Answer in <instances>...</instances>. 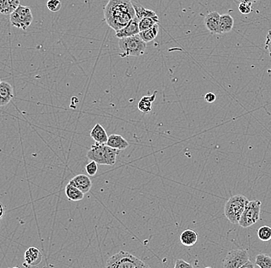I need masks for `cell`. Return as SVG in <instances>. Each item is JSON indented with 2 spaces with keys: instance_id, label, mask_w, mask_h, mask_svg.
Returning <instances> with one entry per match:
<instances>
[{
  "instance_id": "1",
  "label": "cell",
  "mask_w": 271,
  "mask_h": 268,
  "mask_svg": "<svg viewBox=\"0 0 271 268\" xmlns=\"http://www.w3.org/2000/svg\"><path fill=\"white\" fill-rule=\"evenodd\" d=\"M104 13L108 26L115 31L125 27L136 17L131 0H109Z\"/></svg>"
},
{
  "instance_id": "2",
  "label": "cell",
  "mask_w": 271,
  "mask_h": 268,
  "mask_svg": "<svg viewBox=\"0 0 271 268\" xmlns=\"http://www.w3.org/2000/svg\"><path fill=\"white\" fill-rule=\"evenodd\" d=\"M119 48L121 50L120 57H140L145 53L146 43L144 42L140 35L119 39Z\"/></svg>"
},
{
  "instance_id": "3",
  "label": "cell",
  "mask_w": 271,
  "mask_h": 268,
  "mask_svg": "<svg viewBox=\"0 0 271 268\" xmlns=\"http://www.w3.org/2000/svg\"><path fill=\"white\" fill-rule=\"evenodd\" d=\"M248 203L249 200L244 195H235L230 197L224 206V214L227 219L232 224H239L240 217Z\"/></svg>"
},
{
  "instance_id": "4",
  "label": "cell",
  "mask_w": 271,
  "mask_h": 268,
  "mask_svg": "<svg viewBox=\"0 0 271 268\" xmlns=\"http://www.w3.org/2000/svg\"><path fill=\"white\" fill-rule=\"evenodd\" d=\"M106 268H149V266L133 254L126 251H120L109 257L106 261Z\"/></svg>"
},
{
  "instance_id": "5",
  "label": "cell",
  "mask_w": 271,
  "mask_h": 268,
  "mask_svg": "<svg viewBox=\"0 0 271 268\" xmlns=\"http://www.w3.org/2000/svg\"><path fill=\"white\" fill-rule=\"evenodd\" d=\"M261 202L259 200L249 201L239 221V225L243 228H248L254 225L260 218Z\"/></svg>"
},
{
  "instance_id": "6",
  "label": "cell",
  "mask_w": 271,
  "mask_h": 268,
  "mask_svg": "<svg viewBox=\"0 0 271 268\" xmlns=\"http://www.w3.org/2000/svg\"><path fill=\"white\" fill-rule=\"evenodd\" d=\"M33 16L29 6L20 5L10 14V23L18 29H26L33 23Z\"/></svg>"
},
{
  "instance_id": "7",
  "label": "cell",
  "mask_w": 271,
  "mask_h": 268,
  "mask_svg": "<svg viewBox=\"0 0 271 268\" xmlns=\"http://www.w3.org/2000/svg\"><path fill=\"white\" fill-rule=\"evenodd\" d=\"M250 260L248 250H231L228 252L224 261V268H242Z\"/></svg>"
},
{
  "instance_id": "8",
  "label": "cell",
  "mask_w": 271,
  "mask_h": 268,
  "mask_svg": "<svg viewBox=\"0 0 271 268\" xmlns=\"http://www.w3.org/2000/svg\"><path fill=\"white\" fill-rule=\"evenodd\" d=\"M106 144L95 143L88 151L87 157L89 160L95 161L97 164L106 165Z\"/></svg>"
},
{
  "instance_id": "9",
  "label": "cell",
  "mask_w": 271,
  "mask_h": 268,
  "mask_svg": "<svg viewBox=\"0 0 271 268\" xmlns=\"http://www.w3.org/2000/svg\"><path fill=\"white\" fill-rule=\"evenodd\" d=\"M139 22H140L139 19L137 17H135L130 20V22L125 27L116 31V37L120 39L139 34L140 32V28H139Z\"/></svg>"
},
{
  "instance_id": "10",
  "label": "cell",
  "mask_w": 271,
  "mask_h": 268,
  "mask_svg": "<svg viewBox=\"0 0 271 268\" xmlns=\"http://www.w3.org/2000/svg\"><path fill=\"white\" fill-rule=\"evenodd\" d=\"M69 183L82 191L84 194H87L92 188V181L88 175L84 174H80L73 177L69 181Z\"/></svg>"
},
{
  "instance_id": "11",
  "label": "cell",
  "mask_w": 271,
  "mask_h": 268,
  "mask_svg": "<svg viewBox=\"0 0 271 268\" xmlns=\"http://www.w3.org/2000/svg\"><path fill=\"white\" fill-rule=\"evenodd\" d=\"M42 255L37 247H29L24 254V266H37L42 261Z\"/></svg>"
},
{
  "instance_id": "12",
  "label": "cell",
  "mask_w": 271,
  "mask_h": 268,
  "mask_svg": "<svg viewBox=\"0 0 271 268\" xmlns=\"http://www.w3.org/2000/svg\"><path fill=\"white\" fill-rule=\"evenodd\" d=\"M220 15L217 12H212L207 15L204 19V24L209 33L213 34H220L219 24H220Z\"/></svg>"
},
{
  "instance_id": "13",
  "label": "cell",
  "mask_w": 271,
  "mask_h": 268,
  "mask_svg": "<svg viewBox=\"0 0 271 268\" xmlns=\"http://www.w3.org/2000/svg\"><path fill=\"white\" fill-rule=\"evenodd\" d=\"M13 97L14 92L11 84L6 81H2L0 84V107L10 103Z\"/></svg>"
},
{
  "instance_id": "14",
  "label": "cell",
  "mask_w": 271,
  "mask_h": 268,
  "mask_svg": "<svg viewBox=\"0 0 271 268\" xmlns=\"http://www.w3.org/2000/svg\"><path fill=\"white\" fill-rule=\"evenodd\" d=\"M90 136L96 143H100V144H106L107 143L108 135L106 131L99 123L96 124L90 131Z\"/></svg>"
},
{
  "instance_id": "15",
  "label": "cell",
  "mask_w": 271,
  "mask_h": 268,
  "mask_svg": "<svg viewBox=\"0 0 271 268\" xmlns=\"http://www.w3.org/2000/svg\"><path fill=\"white\" fill-rule=\"evenodd\" d=\"M107 146H110L112 148L116 149L124 150L126 149L129 146V143L123 136L120 135H111L108 137Z\"/></svg>"
},
{
  "instance_id": "16",
  "label": "cell",
  "mask_w": 271,
  "mask_h": 268,
  "mask_svg": "<svg viewBox=\"0 0 271 268\" xmlns=\"http://www.w3.org/2000/svg\"><path fill=\"white\" fill-rule=\"evenodd\" d=\"M157 92L156 91L153 95H149V96H144V97L140 99L137 107H138V109L141 112L149 113V112L152 111V110H153V101H154L156 97H157Z\"/></svg>"
},
{
  "instance_id": "17",
  "label": "cell",
  "mask_w": 271,
  "mask_h": 268,
  "mask_svg": "<svg viewBox=\"0 0 271 268\" xmlns=\"http://www.w3.org/2000/svg\"><path fill=\"white\" fill-rule=\"evenodd\" d=\"M180 242L186 246H192L196 244L198 240V234L193 230H186L180 235Z\"/></svg>"
},
{
  "instance_id": "18",
  "label": "cell",
  "mask_w": 271,
  "mask_h": 268,
  "mask_svg": "<svg viewBox=\"0 0 271 268\" xmlns=\"http://www.w3.org/2000/svg\"><path fill=\"white\" fill-rule=\"evenodd\" d=\"M233 24H234V20L230 15H221L220 18V24H219L220 34L231 31L233 27Z\"/></svg>"
},
{
  "instance_id": "19",
  "label": "cell",
  "mask_w": 271,
  "mask_h": 268,
  "mask_svg": "<svg viewBox=\"0 0 271 268\" xmlns=\"http://www.w3.org/2000/svg\"><path fill=\"white\" fill-rule=\"evenodd\" d=\"M20 5V0H0V13L10 15Z\"/></svg>"
},
{
  "instance_id": "20",
  "label": "cell",
  "mask_w": 271,
  "mask_h": 268,
  "mask_svg": "<svg viewBox=\"0 0 271 268\" xmlns=\"http://www.w3.org/2000/svg\"><path fill=\"white\" fill-rule=\"evenodd\" d=\"M65 194H66L69 200L75 201V202L82 200L83 199L84 195H85L82 191H80L79 189L75 187L74 186L69 183L66 185V189H65Z\"/></svg>"
},
{
  "instance_id": "21",
  "label": "cell",
  "mask_w": 271,
  "mask_h": 268,
  "mask_svg": "<svg viewBox=\"0 0 271 268\" xmlns=\"http://www.w3.org/2000/svg\"><path fill=\"white\" fill-rule=\"evenodd\" d=\"M133 6L134 8L135 13H136V17L139 19V20H142L146 17H154L157 16V13L151 9H146L137 2H133Z\"/></svg>"
},
{
  "instance_id": "22",
  "label": "cell",
  "mask_w": 271,
  "mask_h": 268,
  "mask_svg": "<svg viewBox=\"0 0 271 268\" xmlns=\"http://www.w3.org/2000/svg\"><path fill=\"white\" fill-rule=\"evenodd\" d=\"M159 33V26L158 24H155L154 26H152L151 28L144 30V31L140 32L139 35L140 37L142 38L145 43L151 42L153 40L156 39Z\"/></svg>"
},
{
  "instance_id": "23",
  "label": "cell",
  "mask_w": 271,
  "mask_h": 268,
  "mask_svg": "<svg viewBox=\"0 0 271 268\" xmlns=\"http://www.w3.org/2000/svg\"><path fill=\"white\" fill-rule=\"evenodd\" d=\"M159 17L158 16L154 17H146V18L142 19L140 20L139 22V28H140V31L142 32L144 30L151 28L152 26H154L155 24H158Z\"/></svg>"
},
{
  "instance_id": "24",
  "label": "cell",
  "mask_w": 271,
  "mask_h": 268,
  "mask_svg": "<svg viewBox=\"0 0 271 268\" xmlns=\"http://www.w3.org/2000/svg\"><path fill=\"white\" fill-rule=\"evenodd\" d=\"M120 150L112 148L110 146H106V166H113L117 162V158Z\"/></svg>"
},
{
  "instance_id": "25",
  "label": "cell",
  "mask_w": 271,
  "mask_h": 268,
  "mask_svg": "<svg viewBox=\"0 0 271 268\" xmlns=\"http://www.w3.org/2000/svg\"><path fill=\"white\" fill-rule=\"evenodd\" d=\"M255 264L260 268H271V257L265 254H258L255 259Z\"/></svg>"
},
{
  "instance_id": "26",
  "label": "cell",
  "mask_w": 271,
  "mask_h": 268,
  "mask_svg": "<svg viewBox=\"0 0 271 268\" xmlns=\"http://www.w3.org/2000/svg\"><path fill=\"white\" fill-rule=\"evenodd\" d=\"M257 237L260 241H267L271 240V227L269 226H263L257 230Z\"/></svg>"
},
{
  "instance_id": "27",
  "label": "cell",
  "mask_w": 271,
  "mask_h": 268,
  "mask_svg": "<svg viewBox=\"0 0 271 268\" xmlns=\"http://www.w3.org/2000/svg\"><path fill=\"white\" fill-rule=\"evenodd\" d=\"M253 3L250 2H241L239 4V11L244 15L251 13Z\"/></svg>"
},
{
  "instance_id": "28",
  "label": "cell",
  "mask_w": 271,
  "mask_h": 268,
  "mask_svg": "<svg viewBox=\"0 0 271 268\" xmlns=\"http://www.w3.org/2000/svg\"><path fill=\"white\" fill-rule=\"evenodd\" d=\"M46 6L51 12H58L62 7V3L60 0H49L46 3Z\"/></svg>"
},
{
  "instance_id": "29",
  "label": "cell",
  "mask_w": 271,
  "mask_h": 268,
  "mask_svg": "<svg viewBox=\"0 0 271 268\" xmlns=\"http://www.w3.org/2000/svg\"><path fill=\"white\" fill-rule=\"evenodd\" d=\"M97 163L95 161H91L88 163L87 166H86V171L88 175L90 176H94L97 174L98 171V166Z\"/></svg>"
},
{
  "instance_id": "30",
  "label": "cell",
  "mask_w": 271,
  "mask_h": 268,
  "mask_svg": "<svg viewBox=\"0 0 271 268\" xmlns=\"http://www.w3.org/2000/svg\"><path fill=\"white\" fill-rule=\"evenodd\" d=\"M175 268H193L189 263L184 261V260H177L174 265Z\"/></svg>"
},
{
  "instance_id": "31",
  "label": "cell",
  "mask_w": 271,
  "mask_h": 268,
  "mask_svg": "<svg viewBox=\"0 0 271 268\" xmlns=\"http://www.w3.org/2000/svg\"><path fill=\"white\" fill-rule=\"evenodd\" d=\"M265 49L268 50L270 57H271V29L268 31L267 37H266Z\"/></svg>"
},
{
  "instance_id": "32",
  "label": "cell",
  "mask_w": 271,
  "mask_h": 268,
  "mask_svg": "<svg viewBox=\"0 0 271 268\" xmlns=\"http://www.w3.org/2000/svg\"><path fill=\"white\" fill-rule=\"evenodd\" d=\"M216 95L211 92H209V93L206 94L205 96H204V99H205L206 101L208 103H213L214 102L215 100H216Z\"/></svg>"
},
{
  "instance_id": "33",
  "label": "cell",
  "mask_w": 271,
  "mask_h": 268,
  "mask_svg": "<svg viewBox=\"0 0 271 268\" xmlns=\"http://www.w3.org/2000/svg\"><path fill=\"white\" fill-rule=\"evenodd\" d=\"M256 266H257V265H253V263L249 260V261L246 263L245 265L243 266L242 268H253Z\"/></svg>"
},
{
  "instance_id": "34",
  "label": "cell",
  "mask_w": 271,
  "mask_h": 268,
  "mask_svg": "<svg viewBox=\"0 0 271 268\" xmlns=\"http://www.w3.org/2000/svg\"><path fill=\"white\" fill-rule=\"evenodd\" d=\"M4 214V206L2 203H0V218L3 216Z\"/></svg>"
},
{
  "instance_id": "35",
  "label": "cell",
  "mask_w": 271,
  "mask_h": 268,
  "mask_svg": "<svg viewBox=\"0 0 271 268\" xmlns=\"http://www.w3.org/2000/svg\"><path fill=\"white\" fill-rule=\"evenodd\" d=\"M237 2H239V3L241 2H250L252 3H254V2H257L259 0H237Z\"/></svg>"
},
{
  "instance_id": "36",
  "label": "cell",
  "mask_w": 271,
  "mask_h": 268,
  "mask_svg": "<svg viewBox=\"0 0 271 268\" xmlns=\"http://www.w3.org/2000/svg\"><path fill=\"white\" fill-rule=\"evenodd\" d=\"M1 82H2V80H1V79H0V84H1Z\"/></svg>"
}]
</instances>
